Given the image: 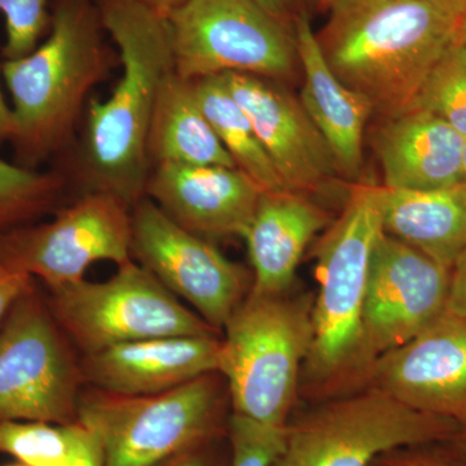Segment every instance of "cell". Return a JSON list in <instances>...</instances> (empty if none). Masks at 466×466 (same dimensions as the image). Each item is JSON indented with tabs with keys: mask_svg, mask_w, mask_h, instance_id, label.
<instances>
[{
	"mask_svg": "<svg viewBox=\"0 0 466 466\" xmlns=\"http://www.w3.org/2000/svg\"><path fill=\"white\" fill-rule=\"evenodd\" d=\"M101 21L122 75L106 100H88L78 173L85 192H104L131 208L146 198L148 135L159 91L175 70L167 18L139 0H101Z\"/></svg>",
	"mask_w": 466,
	"mask_h": 466,
	"instance_id": "obj_1",
	"label": "cell"
},
{
	"mask_svg": "<svg viewBox=\"0 0 466 466\" xmlns=\"http://www.w3.org/2000/svg\"><path fill=\"white\" fill-rule=\"evenodd\" d=\"M317 39L325 61L373 112L415 109L435 64L458 41L459 21L425 0H329Z\"/></svg>",
	"mask_w": 466,
	"mask_h": 466,
	"instance_id": "obj_2",
	"label": "cell"
},
{
	"mask_svg": "<svg viewBox=\"0 0 466 466\" xmlns=\"http://www.w3.org/2000/svg\"><path fill=\"white\" fill-rule=\"evenodd\" d=\"M104 33L92 0H55L47 38L25 57L3 61L17 165L39 170L69 148L92 88L119 61Z\"/></svg>",
	"mask_w": 466,
	"mask_h": 466,
	"instance_id": "obj_3",
	"label": "cell"
},
{
	"mask_svg": "<svg viewBox=\"0 0 466 466\" xmlns=\"http://www.w3.org/2000/svg\"><path fill=\"white\" fill-rule=\"evenodd\" d=\"M382 233L372 184H350L341 216L315 245L318 293L306 377L318 390L367 381L361 321L370 257Z\"/></svg>",
	"mask_w": 466,
	"mask_h": 466,
	"instance_id": "obj_4",
	"label": "cell"
},
{
	"mask_svg": "<svg viewBox=\"0 0 466 466\" xmlns=\"http://www.w3.org/2000/svg\"><path fill=\"white\" fill-rule=\"evenodd\" d=\"M312 300L250 291L223 329L219 370L233 413L284 428L296 404L312 339Z\"/></svg>",
	"mask_w": 466,
	"mask_h": 466,
	"instance_id": "obj_5",
	"label": "cell"
},
{
	"mask_svg": "<svg viewBox=\"0 0 466 466\" xmlns=\"http://www.w3.org/2000/svg\"><path fill=\"white\" fill-rule=\"evenodd\" d=\"M78 422L99 441L104 466H159L220 433L222 397L214 373L161 394L92 389L81 392Z\"/></svg>",
	"mask_w": 466,
	"mask_h": 466,
	"instance_id": "obj_6",
	"label": "cell"
},
{
	"mask_svg": "<svg viewBox=\"0 0 466 466\" xmlns=\"http://www.w3.org/2000/svg\"><path fill=\"white\" fill-rule=\"evenodd\" d=\"M460 431L451 420L419 412L368 385L289 419L271 466H372L389 451L443 443Z\"/></svg>",
	"mask_w": 466,
	"mask_h": 466,
	"instance_id": "obj_7",
	"label": "cell"
},
{
	"mask_svg": "<svg viewBox=\"0 0 466 466\" xmlns=\"http://www.w3.org/2000/svg\"><path fill=\"white\" fill-rule=\"evenodd\" d=\"M177 75L240 73L289 82L300 70L294 27L250 0H186L167 15Z\"/></svg>",
	"mask_w": 466,
	"mask_h": 466,
	"instance_id": "obj_8",
	"label": "cell"
},
{
	"mask_svg": "<svg viewBox=\"0 0 466 466\" xmlns=\"http://www.w3.org/2000/svg\"><path fill=\"white\" fill-rule=\"evenodd\" d=\"M46 302L58 327L84 355L140 339L219 332L135 260L118 266L103 283L82 279L52 288Z\"/></svg>",
	"mask_w": 466,
	"mask_h": 466,
	"instance_id": "obj_9",
	"label": "cell"
},
{
	"mask_svg": "<svg viewBox=\"0 0 466 466\" xmlns=\"http://www.w3.org/2000/svg\"><path fill=\"white\" fill-rule=\"evenodd\" d=\"M84 381L69 339L36 284L0 328V422H78Z\"/></svg>",
	"mask_w": 466,
	"mask_h": 466,
	"instance_id": "obj_10",
	"label": "cell"
},
{
	"mask_svg": "<svg viewBox=\"0 0 466 466\" xmlns=\"http://www.w3.org/2000/svg\"><path fill=\"white\" fill-rule=\"evenodd\" d=\"M131 211L109 193L85 192L50 222L0 232V265L41 279L48 289L82 280L100 260L126 265L133 260Z\"/></svg>",
	"mask_w": 466,
	"mask_h": 466,
	"instance_id": "obj_11",
	"label": "cell"
},
{
	"mask_svg": "<svg viewBox=\"0 0 466 466\" xmlns=\"http://www.w3.org/2000/svg\"><path fill=\"white\" fill-rule=\"evenodd\" d=\"M131 225L135 262L186 299L214 329H223L245 299L244 269L204 238L175 223L148 198L133 208Z\"/></svg>",
	"mask_w": 466,
	"mask_h": 466,
	"instance_id": "obj_12",
	"label": "cell"
},
{
	"mask_svg": "<svg viewBox=\"0 0 466 466\" xmlns=\"http://www.w3.org/2000/svg\"><path fill=\"white\" fill-rule=\"evenodd\" d=\"M450 276L447 267L382 231L370 257L361 321L367 379L377 359L446 311Z\"/></svg>",
	"mask_w": 466,
	"mask_h": 466,
	"instance_id": "obj_13",
	"label": "cell"
},
{
	"mask_svg": "<svg viewBox=\"0 0 466 466\" xmlns=\"http://www.w3.org/2000/svg\"><path fill=\"white\" fill-rule=\"evenodd\" d=\"M220 76L249 116L285 191L311 196L345 180L329 144L284 84L240 73Z\"/></svg>",
	"mask_w": 466,
	"mask_h": 466,
	"instance_id": "obj_14",
	"label": "cell"
},
{
	"mask_svg": "<svg viewBox=\"0 0 466 466\" xmlns=\"http://www.w3.org/2000/svg\"><path fill=\"white\" fill-rule=\"evenodd\" d=\"M367 382L419 412L466 429V320L444 311L421 333L386 352Z\"/></svg>",
	"mask_w": 466,
	"mask_h": 466,
	"instance_id": "obj_15",
	"label": "cell"
},
{
	"mask_svg": "<svg viewBox=\"0 0 466 466\" xmlns=\"http://www.w3.org/2000/svg\"><path fill=\"white\" fill-rule=\"evenodd\" d=\"M262 193L238 167L216 165H156L146 188L170 219L201 238H244Z\"/></svg>",
	"mask_w": 466,
	"mask_h": 466,
	"instance_id": "obj_16",
	"label": "cell"
},
{
	"mask_svg": "<svg viewBox=\"0 0 466 466\" xmlns=\"http://www.w3.org/2000/svg\"><path fill=\"white\" fill-rule=\"evenodd\" d=\"M217 336H173L119 343L84 355V381L118 395H153L218 373Z\"/></svg>",
	"mask_w": 466,
	"mask_h": 466,
	"instance_id": "obj_17",
	"label": "cell"
},
{
	"mask_svg": "<svg viewBox=\"0 0 466 466\" xmlns=\"http://www.w3.org/2000/svg\"><path fill=\"white\" fill-rule=\"evenodd\" d=\"M373 147L382 186L398 189H446L460 182L466 137L424 109L382 118Z\"/></svg>",
	"mask_w": 466,
	"mask_h": 466,
	"instance_id": "obj_18",
	"label": "cell"
},
{
	"mask_svg": "<svg viewBox=\"0 0 466 466\" xmlns=\"http://www.w3.org/2000/svg\"><path fill=\"white\" fill-rule=\"evenodd\" d=\"M303 86L300 104L334 153L343 179L359 183L363 173L364 128L373 108L370 101L337 78L323 56L308 8L294 21Z\"/></svg>",
	"mask_w": 466,
	"mask_h": 466,
	"instance_id": "obj_19",
	"label": "cell"
},
{
	"mask_svg": "<svg viewBox=\"0 0 466 466\" xmlns=\"http://www.w3.org/2000/svg\"><path fill=\"white\" fill-rule=\"evenodd\" d=\"M332 222L330 214L309 196L263 192L242 238L254 271L250 291L269 296L287 293L303 253Z\"/></svg>",
	"mask_w": 466,
	"mask_h": 466,
	"instance_id": "obj_20",
	"label": "cell"
},
{
	"mask_svg": "<svg viewBox=\"0 0 466 466\" xmlns=\"http://www.w3.org/2000/svg\"><path fill=\"white\" fill-rule=\"evenodd\" d=\"M382 231L451 269L466 248V191L373 186Z\"/></svg>",
	"mask_w": 466,
	"mask_h": 466,
	"instance_id": "obj_21",
	"label": "cell"
},
{
	"mask_svg": "<svg viewBox=\"0 0 466 466\" xmlns=\"http://www.w3.org/2000/svg\"><path fill=\"white\" fill-rule=\"evenodd\" d=\"M152 167L161 164L236 167L202 112L192 81L177 72L159 91L148 135Z\"/></svg>",
	"mask_w": 466,
	"mask_h": 466,
	"instance_id": "obj_22",
	"label": "cell"
},
{
	"mask_svg": "<svg viewBox=\"0 0 466 466\" xmlns=\"http://www.w3.org/2000/svg\"><path fill=\"white\" fill-rule=\"evenodd\" d=\"M193 87L202 112L231 156L235 167L248 175L262 192L285 191L249 116L233 99L222 76L198 79L193 82Z\"/></svg>",
	"mask_w": 466,
	"mask_h": 466,
	"instance_id": "obj_23",
	"label": "cell"
},
{
	"mask_svg": "<svg viewBox=\"0 0 466 466\" xmlns=\"http://www.w3.org/2000/svg\"><path fill=\"white\" fill-rule=\"evenodd\" d=\"M66 183L61 170H34L0 159V232L56 211Z\"/></svg>",
	"mask_w": 466,
	"mask_h": 466,
	"instance_id": "obj_24",
	"label": "cell"
},
{
	"mask_svg": "<svg viewBox=\"0 0 466 466\" xmlns=\"http://www.w3.org/2000/svg\"><path fill=\"white\" fill-rule=\"evenodd\" d=\"M76 424L0 422V453L14 456L26 466H61L75 444Z\"/></svg>",
	"mask_w": 466,
	"mask_h": 466,
	"instance_id": "obj_25",
	"label": "cell"
},
{
	"mask_svg": "<svg viewBox=\"0 0 466 466\" xmlns=\"http://www.w3.org/2000/svg\"><path fill=\"white\" fill-rule=\"evenodd\" d=\"M416 108L441 116L466 137V50L459 38L426 78Z\"/></svg>",
	"mask_w": 466,
	"mask_h": 466,
	"instance_id": "obj_26",
	"label": "cell"
},
{
	"mask_svg": "<svg viewBox=\"0 0 466 466\" xmlns=\"http://www.w3.org/2000/svg\"><path fill=\"white\" fill-rule=\"evenodd\" d=\"M52 0H0L5 20V60H17L32 54L45 34L50 32Z\"/></svg>",
	"mask_w": 466,
	"mask_h": 466,
	"instance_id": "obj_27",
	"label": "cell"
},
{
	"mask_svg": "<svg viewBox=\"0 0 466 466\" xmlns=\"http://www.w3.org/2000/svg\"><path fill=\"white\" fill-rule=\"evenodd\" d=\"M284 431L285 426H267L232 413L227 424L229 466H271L283 449Z\"/></svg>",
	"mask_w": 466,
	"mask_h": 466,
	"instance_id": "obj_28",
	"label": "cell"
},
{
	"mask_svg": "<svg viewBox=\"0 0 466 466\" xmlns=\"http://www.w3.org/2000/svg\"><path fill=\"white\" fill-rule=\"evenodd\" d=\"M372 466H459L443 443L420 444L389 451Z\"/></svg>",
	"mask_w": 466,
	"mask_h": 466,
	"instance_id": "obj_29",
	"label": "cell"
},
{
	"mask_svg": "<svg viewBox=\"0 0 466 466\" xmlns=\"http://www.w3.org/2000/svg\"><path fill=\"white\" fill-rule=\"evenodd\" d=\"M35 285V279L0 265V328L9 311L24 294Z\"/></svg>",
	"mask_w": 466,
	"mask_h": 466,
	"instance_id": "obj_30",
	"label": "cell"
},
{
	"mask_svg": "<svg viewBox=\"0 0 466 466\" xmlns=\"http://www.w3.org/2000/svg\"><path fill=\"white\" fill-rule=\"evenodd\" d=\"M61 466H104L103 450L97 438L84 425L76 424L75 444Z\"/></svg>",
	"mask_w": 466,
	"mask_h": 466,
	"instance_id": "obj_31",
	"label": "cell"
},
{
	"mask_svg": "<svg viewBox=\"0 0 466 466\" xmlns=\"http://www.w3.org/2000/svg\"><path fill=\"white\" fill-rule=\"evenodd\" d=\"M446 311L466 320V248L451 267Z\"/></svg>",
	"mask_w": 466,
	"mask_h": 466,
	"instance_id": "obj_32",
	"label": "cell"
},
{
	"mask_svg": "<svg viewBox=\"0 0 466 466\" xmlns=\"http://www.w3.org/2000/svg\"><path fill=\"white\" fill-rule=\"evenodd\" d=\"M250 2L291 27H294V21L299 16L300 9L305 7L303 0H250Z\"/></svg>",
	"mask_w": 466,
	"mask_h": 466,
	"instance_id": "obj_33",
	"label": "cell"
},
{
	"mask_svg": "<svg viewBox=\"0 0 466 466\" xmlns=\"http://www.w3.org/2000/svg\"><path fill=\"white\" fill-rule=\"evenodd\" d=\"M0 75H2V64H0ZM14 135V116H12L11 106L3 95L2 87H0V150L5 144H9Z\"/></svg>",
	"mask_w": 466,
	"mask_h": 466,
	"instance_id": "obj_34",
	"label": "cell"
},
{
	"mask_svg": "<svg viewBox=\"0 0 466 466\" xmlns=\"http://www.w3.org/2000/svg\"><path fill=\"white\" fill-rule=\"evenodd\" d=\"M205 449L207 446L180 453L159 466H213Z\"/></svg>",
	"mask_w": 466,
	"mask_h": 466,
	"instance_id": "obj_35",
	"label": "cell"
},
{
	"mask_svg": "<svg viewBox=\"0 0 466 466\" xmlns=\"http://www.w3.org/2000/svg\"><path fill=\"white\" fill-rule=\"evenodd\" d=\"M452 459L459 466H466V429H461L452 440L443 441Z\"/></svg>",
	"mask_w": 466,
	"mask_h": 466,
	"instance_id": "obj_36",
	"label": "cell"
},
{
	"mask_svg": "<svg viewBox=\"0 0 466 466\" xmlns=\"http://www.w3.org/2000/svg\"><path fill=\"white\" fill-rule=\"evenodd\" d=\"M425 2L458 21L466 15V0H425Z\"/></svg>",
	"mask_w": 466,
	"mask_h": 466,
	"instance_id": "obj_37",
	"label": "cell"
},
{
	"mask_svg": "<svg viewBox=\"0 0 466 466\" xmlns=\"http://www.w3.org/2000/svg\"><path fill=\"white\" fill-rule=\"evenodd\" d=\"M139 2L167 16L174 8L183 5L186 0H139Z\"/></svg>",
	"mask_w": 466,
	"mask_h": 466,
	"instance_id": "obj_38",
	"label": "cell"
},
{
	"mask_svg": "<svg viewBox=\"0 0 466 466\" xmlns=\"http://www.w3.org/2000/svg\"><path fill=\"white\" fill-rule=\"evenodd\" d=\"M458 38L459 42L461 43L462 47L466 50V15L459 21Z\"/></svg>",
	"mask_w": 466,
	"mask_h": 466,
	"instance_id": "obj_39",
	"label": "cell"
},
{
	"mask_svg": "<svg viewBox=\"0 0 466 466\" xmlns=\"http://www.w3.org/2000/svg\"><path fill=\"white\" fill-rule=\"evenodd\" d=\"M461 188H464L466 191V143L464 149V159H462V171L461 177H460V182L458 183Z\"/></svg>",
	"mask_w": 466,
	"mask_h": 466,
	"instance_id": "obj_40",
	"label": "cell"
},
{
	"mask_svg": "<svg viewBox=\"0 0 466 466\" xmlns=\"http://www.w3.org/2000/svg\"><path fill=\"white\" fill-rule=\"evenodd\" d=\"M309 3L312 7H323L324 0H303V3Z\"/></svg>",
	"mask_w": 466,
	"mask_h": 466,
	"instance_id": "obj_41",
	"label": "cell"
},
{
	"mask_svg": "<svg viewBox=\"0 0 466 466\" xmlns=\"http://www.w3.org/2000/svg\"><path fill=\"white\" fill-rule=\"evenodd\" d=\"M328 2H329V0H324V2H323V8H325V5H328Z\"/></svg>",
	"mask_w": 466,
	"mask_h": 466,
	"instance_id": "obj_42",
	"label": "cell"
},
{
	"mask_svg": "<svg viewBox=\"0 0 466 466\" xmlns=\"http://www.w3.org/2000/svg\"><path fill=\"white\" fill-rule=\"evenodd\" d=\"M11 466H26V465H24V464H16V465H11Z\"/></svg>",
	"mask_w": 466,
	"mask_h": 466,
	"instance_id": "obj_43",
	"label": "cell"
}]
</instances>
